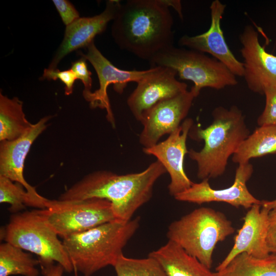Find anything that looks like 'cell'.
<instances>
[{"instance_id": "obj_21", "label": "cell", "mask_w": 276, "mask_h": 276, "mask_svg": "<svg viewBox=\"0 0 276 276\" xmlns=\"http://www.w3.org/2000/svg\"><path fill=\"white\" fill-rule=\"evenodd\" d=\"M32 125L26 118L22 102L17 97L10 99L0 93V141L17 139Z\"/></svg>"}, {"instance_id": "obj_24", "label": "cell", "mask_w": 276, "mask_h": 276, "mask_svg": "<svg viewBox=\"0 0 276 276\" xmlns=\"http://www.w3.org/2000/svg\"><path fill=\"white\" fill-rule=\"evenodd\" d=\"M10 179L0 175V202L10 205L9 211L19 213L26 206L45 209L50 199L43 196L36 197L29 193L21 184L13 182Z\"/></svg>"}, {"instance_id": "obj_7", "label": "cell", "mask_w": 276, "mask_h": 276, "mask_svg": "<svg viewBox=\"0 0 276 276\" xmlns=\"http://www.w3.org/2000/svg\"><path fill=\"white\" fill-rule=\"evenodd\" d=\"M149 62L151 67L172 68L181 80L192 81L191 89L197 97L203 88L219 90L238 84L236 76L222 63L192 49L172 46L157 54Z\"/></svg>"}, {"instance_id": "obj_5", "label": "cell", "mask_w": 276, "mask_h": 276, "mask_svg": "<svg viewBox=\"0 0 276 276\" xmlns=\"http://www.w3.org/2000/svg\"><path fill=\"white\" fill-rule=\"evenodd\" d=\"M234 232L232 222L224 213L201 207L172 222L167 237L211 269L217 244Z\"/></svg>"}, {"instance_id": "obj_27", "label": "cell", "mask_w": 276, "mask_h": 276, "mask_svg": "<svg viewBox=\"0 0 276 276\" xmlns=\"http://www.w3.org/2000/svg\"><path fill=\"white\" fill-rule=\"evenodd\" d=\"M41 79L48 80L59 79L65 84L66 95L72 94L75 81L77 79L75 74L71 68L62 71L57 68L55 70L45 68Z\"/></svg>"}, {"instance_id": "obj_10", "label": "cell", "mask_w": 276, "mask_h": 276, "mask_svg": "<svg viewBox=\"0 0 276 276\" xmlns=\"http://www.w3.org/2000/svg\"><path fill=\"white\" fill-rule=\"evenodd\" d=\"M196 97L191 88L159 102L148 110L140 121L143 128L139 142L143 148L156 145L162 136L176 130L185 120Z\"/></svg>"}, {"instance_id": "obj_32", "label": "cell", "mask_w": 276, "mask_h": 276, "mask_svg": "<svg viewBox=\"0 0 276 276\" xmlns=\"http://www.w3.org/2000/svg\"><path fill=\"white\" fill-rule=\"evenodd\" d=\"M164 4L169 7H172L178 13L181 19H183L182 7L180 1L179 0H163Z\"/></svg>"}, {"instance_id": "obj_33", "label": "cell", "mask_w": 276, "mask_h": 276, "mask_svg": "<svg viewBox=\"0 0 276 276\" xmlns=\"http://www.w3.org/2000/svg\"><path fill=\"white\" fill-rule=\"evenodd\" d=\"M261 205L269 210L276 208V199L271 200H262Z\"/></svg>"}, {"instance_id": "obj_25", "label": "cell", "mask_w": 276, "mask_h": 276, "mask_svg": "<svg viewBox=\"0 0 276 276\" xmlns=\"http://www.w3.org/2000/svg\"><path fill=\"white\" fill-rule=\"evenodd\" d=\"M113 267L117 276H167L158 262L149 256L133 259L123 254Z\"/></svg>"}, {"instance_id": "obj_1", "label": "cell", "mask_w": 276, "mask_h": 276, "mask_svg": "<svg viewBox=\"0 0 276 276\" xmlns=\"http://www.w3.org/2000/svg\"><path fill=\"white\" fill-rule=\"evenodd\" d=\"M111 35L118 46L150 61L173 46V19L163 0H128L113 20Z\"/></svg>"}, {"instance_id": "obj_9", "label": "cell", "mask_w": 276, "mask_h": 276, "mask_svg": "<svg viewBox=\"0 0 276 276\" xmlns=\"http://www.w3.org/2000/svg\"><path fill=\"white\" fill-rule=\"evenodd\" d=\"M86 54L79 53L81 57L87 60L93 65L97 74L99 87L94 92L83 95L85 99L89 102L92 108L97 107L105 109L106 118L113 126L114 118L112 111L109 99L107 95V88L113 85L115 91L119 94L123 92L128 83H138L141 79L150 74L154 67L143 71L124 70L115 66L98 50L94 41L87 47Z\"/></svg>"}, {"instance_id": "obj_11", "label": "cell", "mask_w": 276, "mask_h": 276, "mask_svg": "<svg viewBox=\"0 0 276 276\" xmlns=\"http://www.w3.org/2000/svg\"><path fill=\"white\" fill-rule=\"evenodd\" d=\"M254 171L253 166L249 163L238 164L233 185L225 189H214L209 182V179L200 182L193 183L189 189L177 194L174 198L201 204L211 202H222L236 208L243 207L249 209L255 204H260L262 200L257 199L250 193L247 187V182Z\"/></svg>"}, {"instance_id": "obj_19", "label": "cell", "mask_w": 276, "mask_h": 276, "mask_svg": "<svg viewBox=\"0 0 276 276\" xmlns=\"http://www.w3.org/2000/svg\"><path fill=\"white\" fill-rule=\"evenodd\" d=\"M148 256L158 262L167 276H215L210 268L170 240Z\"/></svg>"}, {"instance_id": "obj_22", "label": "cell", "mask_w": 276, "mask_h": 276, "mask_svg": "<svg viewBox=\"0 0 276 276\" xmlns=\"http://www.w3.org/2000/svg\"><path fill=\"white\" fill-rule=\"evenodd\" d=\"M214 274L215 276H276V254L256 258L241 253L224 268Z\"/></svg>"}, {"instance_id": "obj_8", "label": "cell", "mask_w": 276, "mask_h": 276, "mask_svg": "<svg viewBox=\"0 0 276 276\" xmlns=\"http://www.w3.org/2000/svg\"><path fill=\"white\" fill-rule=\"evenodd\" d=\"M41 211L51 227L62 238L117 219L111 202L100 198L50 200L47 208Z\"/></svg>"}, {"instance_id": "obj_13", "label": "cell", "mask_w": 276, "mask_h": 276, "mask_svg": "<svg viewBox=\"0 0 276 276\" xmlns=\"http://www.w3.org/2000/svg\"><path fill=\"white\" fill-rule=\"evenodd\" d=\"M193 125L192 119H186L167 139L151 147L143 149L146 154L156 157L169 173L170 182L168 188L170 195L173 197L189 189L194 183L184 169L185 156L189 151L186 142Z\"/></svg>"}, {"instance_id": "obj_31", "label": "cell", "mask_w": 276, "mask_h": 276, "mask_svg": "<svg viewBox=\"0 0 276 276\" xmlns=\"http://www.w3.org/2000/svg\"><path fill=\"white\" fill-rule=\"evenodd\" d=\"M39 261L43 276H62L64 269L59 264L55 265L54 262Z\"/></svg>"}, {"instance_id": "obj_3", "label": "cell", "mask_w": 276, "mask_h": 276, "mask_svg": "<svg viewBox=\"0 0 276 276\" xmlns=\"http://www.w3.org/2000/svg\"><path fill=\"white\" fill-rule=\"evenodd\" d=\"M212 116L209 126L195 131L196 137L204 141L203 147L198 151L191 149L188 153L196 162L197 175L201 180L223 175L229 158L250 133L245 116L236 105L217 107Z\"/></svg>"}, {"instance_id": "obj_14", "label": "cell", "mask_w": 276, "mask_h": 276, "mask_svg": "<svg viewBox=\"0 0 276 276\" xmlns=\"http://www.w3.org/2000/svg\"><path fill=\"white\" fill-rule=\"evenodd\" d=\"M153 67L150 74L137 83L127 100L130 110L140 122L157 103L187 90V84L176 79L177 73L174 70L163 66Z\"/></svg>"}, {"instance_id": "obj_29", "label": "cell", "mask_w": 276, "mask_h": 276, "mask_svg": "<svg viewBox=\"0 0 276 276\" xmlns=\"http://www.w3.org/2000/svg\"><path fill=\"white\" fill-rule=\"evenodd\" d=\"M64 24L67 26L80 18V14L74 6L67 0H53Z\"/></svg>"}, {"instance_id": "obj_16", "label": "cell", "mask_w": 276, "mask_h": 276, "mask_svg": "<svg viewBox=\"0 0 276 276\" xmlns=\"http://www.w3.org/2000/svg\"><path fill=\"white\" fill-rule=\"evenodd\" d=\"M121 4L118 0H109L104 11L92 17H80L66 27L63 40L50 62L48 69H57L58 63L67 55L87 47L95 37L103 32L113 21Z\"/></svg>"}, {"instance_id": "obj_18", "label": "cell", "mask_w": 276, "mask_h": 276, "mask_svg": "<svg viewBox=\"0 0 276 276\" xmlns=\"http://www.w3.org/2000/svg\"><path fill=\"white\" fill-rule=\"evenodd\" d=\"M52 116L41 118L22 135L16 140L1 142L0 175L21 184L31 194L41 197L35 188L29 185L24 176V163L31 147L45 129Z\"/></svg>"}, {"instance_id": "obj_15", "label": "cell", "mask_w": 276, "mask_h": 276, "mask_svg": "<svg viewBox=\"0 0 276 276\" xmlns=\"http://www.w3.org/2000/svg\"><path fill=\"white\" fill-rule=\"evenodd\" d=\"M226 5L219 0L210 5L211 25L204 33L195 36L185 35L178 44L203 53H208L224 65L236 76L243 77V63L238 60L229 49L221 27V20Z\"/></svg>"}, {"instance_id": "obj_23", "label": "cell", "mask_w": 276, "mask_h": 276, "mask_svg": "<svg viewBox=\"0 0 276 276\" xmlns=\"http://www.w3.org/2000/svg\"><path fill=\"white\" fill-rule=\"evenodd\" d=\"M39 261L30 254L8 242L0 245V276H38Z\"/></svg>"}, {"instance_id": "obj_30", "label": "cell", "mask_w": 276, "mask_h": 276, "mask_svg": "<svg viewBox=\"0 0 276 276\" xmlns=\"http://www.w3.org/2000/svg\"><path fill=\"white\" fill-rule=\"evenodd\" d=\"M266 244L269 253L276 254V208L269 212Z\"/></svg>"}, {"instance_id": "obj_20", "label": "cell", "mask_w": 276, "mask_h": 276, "mask_svg": "<svg viewBox=\"0 0 276 276\" xmlns=\"http://www.w3.org/2000/svg\"><path fill=\"white\" fill-rule=\"evenodd\" d=\"M269 154H276V125L257 128L242 143L232 159L240 164Z\"/></svg>"}, {"instance_id": "obj_17", "label": "cell", "mask_w": 276, "mask_h": 276, "mask_svg": "<svg viewBox=\"0 0 276 276\" xmlns=\"http://www.w3.org/2000/svg\"><path fill=\"white\" fill-rule=\"evenodd\" d=\"M269 211L261 203L255 204L249 209L243 217L242 227L235 237L233 247L216 268V271L224 268L241 253L256 258H264L270 254L266 244Z\"/></svg>"}, {"instance_id": "obj_28", "label": "cell", "mask_w": 276, "mask_h": 276, "mask_svg": "<svg viewBox=\"0 0 276 276\" xmlns=\"http://www.w3.org/2000/svg\"><path fill=\"white\" fill-rule=\"evenodd\" d=\"M86 59L81 57V59L75 61L72 64L71 69L75 74L77 79H80L83 83L84 89L83 95L91 92L92 87L91 73L87 68Z\"/></svg>"}, {"instance_id": "obj_6", "label": "cell", "mask_w": 276, "mask_h": 276, "mask_svg": "<svg viewBox=\"0 0 276 276\" xmlns=\"http://www.w3.org/2000/svg\"><path fill=\"white\" fill-rule=\"evenodd\" d=\"M1 238L23 250L34 253L38 260L57 262L64 271L74 268L65 247L40 210L13 214L1 231Z\"/></svg>"}, {"instance_id": "obj_12", "label": "cell", "mask_w": 276, "mask_h": 276, "mask_svg": "<svg viewBox=\"0 0 276 276\" xmlns=\"http://www.w3.org/2000/svg\"><path fill=\"white\" fill-rule=\"evenodd\" d=\"M243 59V76L251 91L263 95L265 89L276 86V56L268 53L259 41V34L250 25L240 35Z\"/></svg>"}, {"instance_id": "obj_26", "label": "cell", "mask_w": 276, "mask_h": 276, "mask_svg": "<svg viewBox=\"0 0 276 276\" xmlns=\"http://www.w3.org/2000/svg\"><path fill=\"white\" fill-rule=\"evenodd\" d=\"M263 95L265 107L257 119V124L259 126L276 125V86L267 87Z\"/></svg>"}, {"instance_id": "obj_4", "label": "cell", "mask_w": 276, "mask_h": 276, "mask_svg": "<svg viewBox=\"0 0 276 276\" xmlns=\"http://www.w3.org/2000/svg\"><path fill=\"white\" fill-rule=\"evenodd\" d=\"M140 221L139 217L129 221L116 219L63 238L74 271L91 276L106 266L113 267Z\"/></svg>"}, {"instance_id": "obj_2", "label": "cell", "mask_w": 276, "mask_h": 276, "mask_svg": "<svg viewBox=\"0 0 276 276\" xmlns=\"http://www.w3.org/2000/svg\"><path fill=\"white\" fill-rule=\"evenodd\" d=\"M166 172L158 160L139 173L119 175L106 170L97 171L85 176L57 200L106 199L111 202L117 219L129 221L151 199L155 183Z\"/></svg>"}]
</instances>
